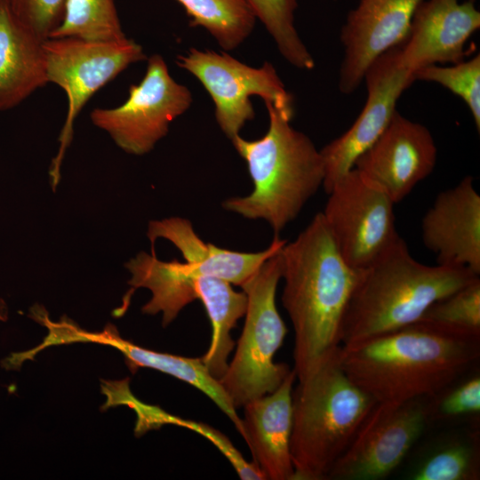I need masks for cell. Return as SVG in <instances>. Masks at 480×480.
I'll return each instance as SVG.
<instances>
[{
    "instance_id": "cell-1",
    "label": "cell",
    "mask_w": 480,
    "mask_h": 480,
    "mask_svg": "<svg viewBox=\"0 0 480 480\" xmlns=\"http://www.w3.org/2000/svg\"><path fill=\"white\" fill-rule=\"evenodd\" d=\"M480 356V334L418 321L340 348V364L375 403L434 396Z\"/></svg>"
},
{
    "instance_id": "cell-2",
    "label": "cell",
    "mask_w": 480,
    "mask_h": 480,
    "mask_svg": "<svg viewBox=\"0 0 480 480\" xmlns=\"http://www.w3.org/2000/svg\"><path fill=\"white\" fill-rule=\"evenodd\" d=\"M282 304L294 331L293 370L300 380L340 347L344 315L361 269L341 256L322 212L280 251Z\"/></svg>"
},
{
    "instance_id": "cell-3",
    "label": "cell",
    "mask_w": 480,
    "mask_h": 480,
    "mask_svg": "<svg viewBox=\"0 0 480 480\" xmlns=\"http://www.w3.org/2000/svg\"><path fill=\"white\" fill-rule=\"evenodd\" d=\"M477 277L468 268L420 263L399 236L361 269L344 315L340 346L412 324L435 302Z\"/></svg>"
},
{
    "instance_id": "cell-4",
    "label": "cell",
    "mask_w": 480,
    "mask_h": 480,
    "mask_svg": "<svg viewBox=\"0 0 480 480\" xmlns=\"http://www.w3.org/2000/svg\"><path fill=\"white\" fill-rule=\"evenodd\" d=\"M268 127L257 140L238 135L231 142L245 161L252 191L222 203L224 209L249 220H263L278 236L296 219L323 186L324 166L320 150L291 124L293 116L265 102Z\"/></svg>"
},
{
    "instance_id": "cell-5",
    "label": "cell",
    "mask_w": 480,
    "mask_h": 480,
    "mask_svg": "<svg viewBox=\"0 0 480 480\" xmlns=\"http://www.w3.org/2000/svg\"><path fill=\"white\" fill-rule=\"evenodd\" d=\"M340 348L325 356L292 390L293 480H325L375 401L344 372Z\"/></svg>"
},
{
    "instance_id": "cell-6",
    "label": "cell",
    "mask_w": 480,
    "mask_h": 480,
    "mask_svg": "<svg viewBox=\"0 0 480 480\" xmlns=\"http://www.w3.org/2000/svg\"><path fill=\"white\" fill-rule=\"evenodd\" d=\"M281 249L240 285L247 297L244 324L234 357L219 380L236 409L276 390L291 372L274 361L287 333L276 303Z\"/></svg>"
},
{
    "instance_id": "cell-7",
    "label": "cell",
    "mask_w": 480,
    "mask_h": 480,
    "mask_svg": "<svg viewBox=\"0 0 480 480\" xmlns=\"http://www.w3.org/2000/svg\"><path fill=\"white\" fill-rule=\"evenodd\" d=\"M44 49L47 82L60 87L68 99L67 116L59 137V150L49 170L51 186L55 191L78 114L100 89L130 65L148 57L142 46L128 37L118 41L48 38L44 43Z\"/></svg>"
},
{
    "instance_id": "cell-8",
    "label": "cell",
    "mask_w": 480,
    "mask_h": 480,
    "mask_svg": "<svg viewBox=\"0 0 480 480\" xmlns=\"http://www.w3.org/2000/svg\"><path fill=\"white\" fill-rule=\"evenodd\" d=\"M175 63L195 76L209 93L214 104L215 120L230 140L255 118L252 96L293 116V98L268 61L252 67L228 52L192 47L177 55Z\"/></svg>"
},
{
    "instance_id": "cell-9",
    "label": "cell",
    "mask_w": 480,
    "mask_h": 480,
    "mask_svg": "<svg viewBox=\"0 0 480 480\" xmlns=\"http://www.w3.org/2000/svg\"><path fill=\"white\" fill-rule=\"evenodd\" d=\"M145 75L129 87L126 100L116 108H95L92 123L105 131L124 152L142 156L165 137L171 124L193 103L191 91L172 76L162 55L147 58Z\"/></svg>"
},
{
    "instance_id": "cell-10",
    "label": "cell",
    "mask_w": 480,
    "mask_h": 480,
    "mask_svg": "<svg viewBox=\"0 0 480 480\" xmlns=\"http://www.w3.org/2000/svg\"><path fill=\"white\" fill-rule=\"evenodd\" d=\"M323 217L343 259L364 269L398 236L395 203L353 168L328 193Z\"/></svg>"
},
{
    "instance_id": "cell-11",
    "label": "cell",
    "mask_w": 480,
    "mask_h": 480,
    "mask_svg": "<svg viewBox=\"0 0 480 480\" xmlns=\"http://www.w3.org/2000/svg\"><path fill=\"white\" fill-rule=\"evenodd\" d=\"M28 316L44 326L47 334L41 344L25 351L28 358L34 359L43 349L56 345L90 342L110 346L123 354L132 372L140 368H150L199 389L221 410L244 437L242 418L237 414L220 381L206 369L202 357H185L143 348L122 338L112 324H106L102 331L90 332L80 327L67 316H62L57 321L52 320L47 310L40 304H35L29 308Z\"/></svg>"
},
{
    "instance_id": "cell-12",
    "label": "cell",
    "mask_w": 480,
    "mask_h": 480,
    "mask_svg": "<svg viewBox=\"0 0 480 480\" xmlns=\"http://www.w3.org/2000/svg\"><path fill=\"white\" fill-rule=\"evenodd\" d=\"M428 420L424 397L400 404L376 403L327 479L378 480L405 458Z\"/></svg>"
},
{
    "instance_id": "cell-13",
    "label": "cell",
    "mask_w": 480,
    "mask_h": 480,
    "mask_svg": "<svg viewBox=\"0 0 480 480\" xmlns=\"http://www.w3.org/2000/svg\"><path fill=\"white\" fill-rule=\"evenodd\" d=\"M399 46L370 65L364 76L367 97L363 109L343 134L320 149L324 166L323 187L327 194L381 135L396 111L401 94L414 82L413 74L400 60Z\"/></svg>"
},
{
    "instance_id": "cell-14",
    "label": "cell",
    "mask_w": 480,
    "mask_h": 480,
    "mask_svg": "<svg viewBox=\"0 0 480 480\" xmlns=\"http://www.w3.org/2000/svg\"><path fill=\"white\" fill-rule=\"evenodd\" d=\"M437 149L429 130L397 110L354 168L395 204L404 199L434 170Z\"/></svg>"
},
{
    "instance_id": "cell-15",
    "label": "cell",
    "mask_w": 480,
    "mask_h": 480,
    "mask_svg": "<svg viewBox=\"0 0 480 480\" xmlns=\"http://www.w3.org/2000/svg\"><path fill=\"white\" fill-rule=\"evenodd\" d=\"M422 0H360L340 30L344 57L339 89L355 92L370 65L407 38L414 12Z\"/></svg>"
},
{
    "instance_id": "cell-16",
    "label": "cell",
    "mask_w": 480,
    "mask_h": 480,
    "mask_svg": "<svg viewBox=\"0 0 480 480\" xmlns=\"http://www.w3.org/2000/svg\"><path fill=\"white\" fill-rule=\"evenodd\" d=\"M479 28L480 12L470 0H422L399 46L400 60L412 74L429 65L458 63Z\"/></svg>"
},
{
    "instance_id": "cell-17",
    "label": "cell",
    "mask_w": 480,
    "mask_h": 480,
    "mask_svg": "<svg viewBox=\"0 0 480 480\" xmlns=\"http://www.w3.org/2000/svg\"><path fill=\"white\" fill-rule=\"evenodd\" d=\"M421 232L438 265L480 275V196L471 176L436 196L422 219Z\"/></svg>"
},
{
    "instance_id": "cell-18",
    "label": "cell",
    "mask_w": 480,
    "mask_h": 480,
    "mask_svg": "<svg viewBox=\"0 0 480 480\" xmlns=\"http://www.w3.org/2000/svg\"><path fill=\"white\" fill-rule=\"evenodd\" d=\"M295 380L292 369L276 390L243 407L244 440L266 480H293L290 443Z\"/></svg>"
},
{
    "instance_id": "cell-19",
    "label": "cell",
    "mask_w": 480,
    "mask_h": 480,
    "mask_svg": "<svg viewBox=\"0 0 480 480\" xmlns=\"http://www.w3.org/2000/svg\"><path fill=\"white\" fill-rule=\"evenodd\" d=\"M147 236L152 244V252H155L154 243L157 238L166 239L181 252L185 261L197 264L206 276L238 286L287 242L275 236L270 245L260 252H244L223 249L205 243L196 233L192 223L180 217L150 220Z\"/></svg>"
},
{
    "instance_id": "cell-20",
    "label": "cell",
    "mask_w": 480,
    "mask_h": 480,
    "mask_svg": "<svg viewBox=\"0 0 480 480\" xmlns=\"http://www.w3.org/2000/svg\"><path fill=\"white\" fill-rule=\"evenodd\" d=\"M44 43L0 0V111L19 106L48 84Z\"/></svg>"
},
{
    "instance_id": "cell-21",
    "label": "cell",
    "mask_w": 480,
    "mask_h": 480,
    "mask_svg": "<svg viewBox=\"0 0 480 480\" xmlns=\"http://www.w3.org/2000/svg\"><path fill=\"white\" fill-rule=\"evenodd\" d=\"M124 267L131 274L128 281L131 289L124 297L121 307L114 311V316H120L125 312L136 289L147 288L152 296L141 311L147 315L162 313L164 327L196 300L195 280L197 276H204L195 264L177 260H161L155 252H140Z\"/></svg>"
},
{
    "instance_id": "cell-22",
    "label": "cell",
    "mask_w": 480,
    "mask_h": 480,
    "mask_svg": "<svg viewBox=\"0 0 480 480\" xmlns=\"http://www.w3.org/2000/svg\"><path fill=\"white\" fill-rule=\"evenodd\" d=\"M195 285L196 300L204 305L212 325L211 343L201 357L210 374L219 380L235 346L230 332L245 314L247 297L228 281L214 276H197Z\"/></svg>"
},
{
    "instance_id": "cell-23",
    "label": "cell",
    "mask_w": 480,
    "mask_h": 480,
    "mask_svg": "<svg viewBox=\"0 0 480 480\" xmlns=\"http://www.w3.org/2000/svg\"><path fill=\"white\" fill-rule=\"evenodd\" d=\"M191 27L204 28L224 52L238 48L252 33L257 18L247 0H175Z\"/></svg>"
},
{
    "instance_id": "cell-24",
    "label": "cell",
    "mask_w": 480,
    "mask_h": 480,
    "mask_svg": "<svg viewBox=\"0 0 480 480\" xmlns=\"http://www.w3.org/2000/svg\"><path fill=\"white\" fill-rule=\"evenodd\" d=\"M118 41L127 37L115 0H68L61 24L50 38Z\"/></svg>"
},
{
    "instance_id": "cell-25",
    "label": "cell",
    "mask_w": 480,
    "mask_h": 480,
    "mask_svg": "<svg viewBox=\"0 0 480 480\" xmlns=\"http://www.w3.org/2000/svg\"><path fill=\"white\" fill-rule=\"evenodd\" d=\"M257 20L273 39L282 57L301 70L315 68V60L295 27L298 0H247Z\"/></svg>"
},
{
    "instance_id": "cell-26",
    "label": "cell",
    "mask_w": 480,
    "mask_h": 480,
    "mask_svg": "<svg viewBox=\"0 0 480 480\" xmlns=\"http://www.w3.org/2000/svg\"><path fill=\"white\" fill-rule=\"evenodd\" d=\"M478 440L457 438L431 452L411 475L413 480H477L480 476Z\"/></svg>"
},
{
    "instance_id": "cell-27",
    "label": "cell",
    "mask_w": 480,
    "mask_h": 480,
    "mask_svg": "<svg viewBox=\"0 0 480 480\" xmlns=\"http://www.w3.org/2000/svg\"><path fill=\"white\" fill-rule=\"evenodd\" d=\"M413 79L438 84L460 97L480 132V54L449 66L423 67L413 73Z\"/></svg>"
},
{
    "instance_id": "cell-28",
    "label": "cell",
    "mask_w": 480,
    "mask_h": 480,
    "mask_svg": "<svg viewBox=\"0 0 480 480\" xmlns=\"http://www.w3.org/2000/svg\"><path fill=\"white\" fill-rule=\"evenodd\" d=\"M419 321L480 334V278L435 302Z\"/></svg>"
},
{
    "instance_id": "cell-29",
    "label": "cell",
    "mask_w": 480,
    "mask_h": 480,
    "mask_svg": "<svg viewBox=\"0 0 480 480\" xmlns=\"http://www.w3.org/2000/svg\"><path fill=\"white\" fill-rule=\"evenodd\" d=\"M143 423L147 430L159 428L164 424H174L191 429L212 442L231 463L241 479L266 480L265 476L253 461L248 462L226 436L209 425L180 419L167 413L158 406L150 404L145 412Z\"/></svg>"
},
{
    "instance_id": "cell-30",
    "label": "cell",
    "mask_w": 480,
    "mask_h": 480,
    "mask_svg": "<svg viewBox=\"0 0 480 480\" xmlns=\"http://www.w3.org/2000/svg\"><path fill=\"white\" fill-rule=\"evenodd\" d=\"M20 23L42 41L61 24L68 0H6Z\"/></svg>"
},
{
    "instance_id": "cell-31",
    "label": "cell",
    "mask_w": 480,
    "mask_h": 480,
    "mask_svg": "<svg viewBox=\"0 0 480 480\" xmlns=\"http://www.w3.org/2000/svg\"><path fill=\"white\" fill-rule=\"evenodd\" d=\"M450 388V387H449ZM434 396L435 404H428V420L450 419L480 412V377L475 375L452 388Z\"/></svg>"
},
{
    "instance_id": "cell-32",
    "label": "cell",
    "mask_w": 480,
    "mask_h": 480,
    "mask_svg": "<svg viewBox=\"0 0 480 480\" xmlns=\"http://www.w3.org/2000/svg\"><path fill=\"white\" fill-rule=\"evenodd\" d=\"M9 316V308L5 300L0 296V324L6 322Z\"/></svg>"
}]
</instances>
